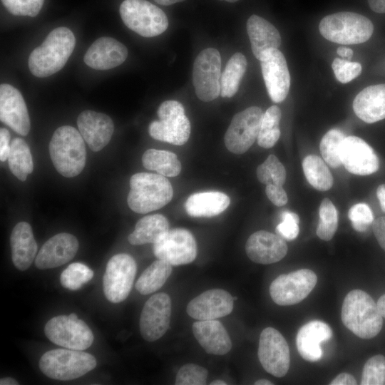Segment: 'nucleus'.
I'll return each mask as SVG.
<instances>
[{"instance_id": "obj_1", "label": "nucleus", "mask_w": 385, "mask_h": 385, "mask_svg": "<svg viewBox=\"0 0 385 385\" xmlns=\"http://www.w3.org/2000/svg\"><path fill=\"white\" fill-rule=\"evenodd\" d=\"M76 44L73 32L58 27L49 33L41 46L29 58L31 73L39 78L50 76L60 71L71 55Z\"/></svg>"}, {"instance_id": "obj_2", "label": "nucleus", "mask_w": 385, "mask_h": 385, "mask_svg": "<svg viewBox=\"0 0 385 385\" xmlns=\"http://www.w3.org/2000/svg\"><path fill=\"white\" fill-rule=\"evenodd\" d=\"M341 317L344 325L362 339L376 337L382 328L383 319L377 304L361 289L351 290L346 294Z\"/></svg>"}, {"instance_id": "obj_3", "label": "nucleus", "mask_w": 385, "mask_h": 385, "mask_svg": "<svg viewBox=\"0 0 385 385\" xmlns=\"http://www.w3.org/2000/svg\"><path fill=\"white\" fill-rule=\"evenodd\" d=\"M49 154L56 170L72 178L84 168L86 150L84 140L75 128L63 125L57 128L49 143Z\"/></svg>"}, {"instance_id": "obj_4", "label": "nucleus", "mask_w": 385, "mask_h": 385, "mask_svg": "<svg viewBox=\"0 0 385 385\" xmlns=\"http://www.w3.org/2000/svg\"><path fill=\"white\" fill-rule=\"evenodd\" d=\"M173 196L172 185L165 176L138 173L130 179L127 201L135 212L145 214L158 210L167 205Z\"/></svg>"}, {"instance_id": "obj_5", "label": "nucleus", "mask_w": 385, "mask_h": 385, "mask_svg": "<svg viewBox=\"0 0 385 385\" xmlns=\"http://www.w3.org/2000/svg\"><path fill=\"white\" fill-rule=\"evenodd\" d=\"M319 32L326 39L340 44H357L368 41L374 25L366 16L348 11L324 17L319 25Z\"/></svg>"}, {"instance_id": "obj_6", "label": "nucleus", "mask_w": 385, "mask_h": 385, "mask_svg": "<svg viewBox=\"0 0 385 385\" xmlns=\"http://www.w3.org/2000/svg\"><path fill=\"white\" fill-rule=\"evenodd\" d=\"M96 359L81 350L56 349L44 353L38 362L46 376L60 381L79 378L96 366Z\"/></svg>"}, {"instance_id": "obj_7", "label": "nucleus", "mask_w": 385, "mask_h": 385, "mask_svg": "<svg viewBox=\"0 0 385 385\" xmlns=\"http://www.w3.org/2000/svg\"><path fill=\"white\" fill-rule=\"evenodd\" d=\"M157 114L159 120L151 122L148 128L153 138L176 145L187 143L191 126L182 103L173 100L165 101L159 106Z\"/></svg>"}, {"instance_id": "obj_8", "label": "nucleus", "mask_w": 385, "mask_h": 385, "mask_svg": "<svg viewBox=\"0 0 385 385\" xmlns=\"http://www.w3.org/2000/svg\"><path fill=\"white\" fill-rule=\"evenodd\" d=\"M119 12L125 25L143 37L158 36L168 26L164 11L146 0H125Z\"/></svg>"}, {"instance_id": "obj_9", "label": "nucleus", "mask_w": 385, "mask_h": 385, "mask_svg": "<svg viewBox=\"0 0 385 385\" xmlns=\"http://www.w3.org/2000/svg\"><path fill=\"white\" fill-rule=\"evenodd\" d=\"M44 333L55 344L74 350L86 349L94 339L91 329L75 313L51 318L44 327Z\"/></svg>"}, {"instance_id": "obj_10", "label": "nucleus", "mask_w": 385, "mask_h": 385, "mask_svg": "<svg viewBox=\"0 0 385 385\" xmlns=\"http://www.w3.org/2000/svg\"><path fill=\"white\" fill-rule=\"evenodd\" d=\"M221 56L214 48L202 50L195 58L192 68V84L197 98L209 102L220 94Z\"/></svg>"}, {"instance_id": "obj_11", "label": "nucleus", "mask_w": 385, "mask_h": 385, "mask_svg": "<svg viewBox=\"0 0 385 385\" xmlns=\"http://www.w3.org/2000/svg\"><path fill=\"white\" fill-rule=\"evenodd\" d=\"M136 271L135 261L130 255L113 256L107 263L103 279L106 299L113 303L124 301L132 289Z\"/></svg>"}, {"instance_id": "obj_12", "label": "nucleus", "mask_w": 385, "mask_h": 385, "mask_svg": "<svg viewBox=\"0 0 385 385\" xmlns=\"http://www.w3.org/2000/svg\"><path fill=\"white\" fill-rule=\"evenodd\" d=\"M317 282V277L312 270L300 269L279 275L271 283L270 294L272 299L278 305H293L305 299Z\"/></svg>"}, {"instance_id": "obj_13", "label": "nucleus", "mask_w": 385, "mask_h": 385, "mask_svg": "<svg viewBox=\"0 0 385 385\" xmlns=\"http://www.w3.org/2000/svg\"><path fill=\"white\" fill-rule=\"evenodd\" d=\"M264 113L257 106H251L235 114L224 137L226 148L235 154L245 153L259 134Z\"/></svg>"}, {"instance_id": "obj_14", "label": "nucleus", "mask_w": 385, "mask_h": 385, "mask_svg": "<svg viewBox=\"0 0 385 385\" xmlns=\"http://www.w3.org/2000/svg\"><path fill=\"white\" fill-rule=\"evenodd\" d=\"M155 256L172 265L178 266L193 262L197 256V244L188 230H169L153 245Z\"/></svg>"}, {"instance_id": "obj_15", "label": "nucleus", "mask_w": 385, "mask_h": 385, "mask_svg": "<svg viewBox=\"0 0 385 385\" xmlns=\"http://www.w3.org/2000/svg\"><path fill=\"white\" fill-rule=\"evenodd\" d=\"M257 354L266 371L276 377L287 374L290 364L289 349L279 331L272 327H267L262 331Z\"/></svg>"}, {"instance_id": "obj_16", "label": "nucleus", "mask_w": 385, "mask_h": 385, "mask_svg": "<svg viewBox=\"0 0 385 385\" xmlns=\"http://www.w3.org/2000/svg\"><path fill=\"white\" fill-rule=\"evenodd\" d=\"M170 296L159 292L150 297L145 303L140 317V332L148 342L162 337L169 328L171 316Z\"/></svg>"}, {"instance_id": "obj_17", "label": "nucleus", "mask_w": 385, "mask_h": 385, "mask_svg": "<svg viewBox=\"0 0 385 385\" xmlns=\"http://www.w3.org/2000/svg\"><path fill=\"white\" fill-rule=\"evenodd\" d=\"M262 74L267 93L274 103L282 102L290 87V75L286 59L278 49L265 51L260 58Z\"/></svg>"}, {"instance_id": "obj_18", "label": "nucleus", "mask_w": 385, "mask_h": 385, "mask_svg": "<svg viewBox=\"0 0 385 385\" xmlns=\"http://www.w3.org/2000/svg\"><path fill=\"white\" fill-rule=\"evenodd\" d=\"M340 157L346 170L354 175H371L379 168V160L373 148L356 136L344 138L341 146Z\"/></svg>"}, {"instance_id": "obj_19", "label": "nucleus", "mask_w": 385, "mask_h": 385, "mask_svg": "<svg viewBox=\"0 0 385 385\" xmlns=\"http://www.w3.org/2000/svg\"><path fill=\"white\" fill-rule=\"evenodd\" d=\"M0 120L21 135L26 136L30 130L24 99L16 88L7 83L0 86Z\"/></svg>"}, {"instance_id": "obj_20", "label": "nucleus", "mask_w": 385, "mask_h": 385, "mask_svg": "<svg viewBox=\"0 0 385 385\" xmlns=\"http://www.w3.org/2000/svg\"><path fill=\"white\" fill-rule=\"evenodd\" d=\"M233 302V297L226 290L213 289L192 299L186 311L190 317L197 320L216 319L232 312Z\"/></svg>"}, {"instance_id": "obj_21", "label": "nucleus", "mask_w": 385, "mask_h": 385, "mask_svg": "<svg viewBox=\"0 0 385 385\" xmlns=\"http://www.w3.org/2000/svg\"><path fill=\"white\" fill-rule=\"evenodd\" d=\"M287 250V245L282 237L265 230L252 234L245 244L247 257L258 264L279 262L286 256Z\"/></svg>"}, {"instance_id": "obj_22", "label": "nucleus", "mask_w": 385, "mask_h": 385, "mask_svg": "<svg viewBox=\"0 0 385 385\" xmlns=\"http://www.w3.org/2000/svg\"><path fill=\"white\" fill-rule=\"evenodd\" d=\"M78 249V242L74 235L58 233L43 245L35 258V265L40 270L59 267L71 260Z\"/></svg>"}, {"instance_id": "obj_23", "label": "nucleus", "mask_w": 385, "mask_h": 385, "mask_svg": "<svg viewBox=\"0 0 385 385\" xmlns=\"http://www.w3.org/2000/svg\"><path fill=\"white\" fill-rule=\"evenodd\" d=\"M77 125L83 140L94 152L108 145L114 131L113 122L108 115L89 110L79 114Z\"/></svg>"}, {"instance_id": "obj_24", "label": "nucleus", "mask_w": 385, "mask_h": 385, "mask_svg": "<svg viewBox=\"0 0 385 385\" xmlns=\"http://www.w3.org/2000/svg\"><path fill=\"white\" fill-rule=\"evenodd\" d=\"M128 56L125 45L111 37H101L88 48L83 57L87 66L96 70H108L122 64Z\"/></svg>"}, {"instance_id": "obj_25", "label": "nucleus", "mask_w": 385, "mask_h": 385, "mask_svg": "<svg viewBox=\"0 0 385 385\" xmlns=\"http://www.w3.org/2000/svg\"><path fill=\"white\" fill-rule=\"evenodd\" d=\"M192 329L197 342L207 353L224 355L230 351L231 339L220 322L198 320L193 323Z\"/></svg>"}, {"instance_id": "obj_26", "label": "nucleus", "mask_w": 385, "mask_h": 385, "mask_svg": "<svg viewBox=\"0 0 385 385\" xmlns=\"http://www.w3.org/2000/svg\"><path fill=\"white\" fill-rule=\"evenodd\" d=\"M332 335V329L327 324L319 320L309 322L297 334L296 345L299 354L307 361H318L322 355L320 344L329 340Z\"/></svg>"}, {"instance_id": "obj_27", "label": "nucleus", "mask_w": 385, "mask_h": 385, "mask_svg": "<svg viewBox=\"0 0 385 385\" xmlns=\"http://www.w3.org/2000/svg\"><path fill=\"white\" fill-rule=\"evenodd\" d=\"M356 116L367 123L385 118V84L369 86L361 91L353 101Z\"/></svg>"}, {"instance_id": "obj_28", "label": "nucleus", "mask_w": 385, "mask_h": 385, "mask_svg": "<svg viewBox=\"0 0 385 385\" xmlns=\"http://www.w3.org/2000/svg\"><path fill=\"white\" fill-rule=\"evenodd\" d=\"M10 244L14 266L21 271L27 270L37 252V244L28 222H20L14 226L10 236Z\"/></svg>"}, {"instance_id": "obj_29", "label": "nucleus", "mask_w": 385, "mask_h": 385, "mask_svg": "<svg viewBox=\"0 0 385 385\" xmlns=\"http://www.w3.org/2000/svg\"><path fill=\"white\" fill-rule=\"evenodd\" d=\"M247 31L252 51L259 60L265 51L278 48L281 44L278 30L267 20L257 15H252L248 19Z\"/></svg>"}, {"instance_id": "obj_30", "label": "nucleus", "mask_w": 385, "mask_h": 385, "mask_svg": "<svg viewBox=\"0 0 385 385\" xmlns=\"http://www.w3.org/2000/svg\"><path fill=\"white\" fill-rule=\"evenodd\" d=\"M230 203V197L219 191L193 193L185 203L186 212L191 217H210L225 211Z\"/></svg>"}, {"instance_id": "obj_31", "label": "nucleus", "mask_w": 385, "mask_h": 385, "mask_svg": "<svg viewBox=\"0 0 385 385\" xmlns=\"http://www.w3.org/2000/svg\"><path fill=\"white\" fill-rule=\"evenodd\" d=\"M169 230L167 218L160 214L147 215L140 219L128 237L133 245L155 243Z\"/></svg>"}, {"instance_id": "obj_32", "label": "nucleus", "mask_w": 385, "mask_h": 385, "mask_svg": "<svg viewBox=\"0 0 385 385\" xmlns=\"http://www.w3.org/2000/svg\"><path fill=\"white\" fill-rule=\"evenodd\" d=\"M143 166L167 177H175L181 171V163L177 155L170 151L148 149L142 156Z\"/></svg>"}, {"instance_id": "obj_33", "label": "nucleus", "mask_w": 385, "mask_h": 385, "mask_svg": "<svg viewBox=\"0 0 385 385\" xmlns=\"http://www.w3.org/2000/svg\"><path fill=\"white\" fill-rule=\"evenodd\" d=\"M172 265L158 259L148 267L135 283L141 294H149L162 287L172 272Z\"/></svg>"}, {"instance_id": "obj_34", "label": "nucleus", "mask_w": 385, "mask_h": 385, "mask_svg": "<svg viewBox=\"0 0 385 385\" xmlns=\"http://www.w3.org/2000/svg\"><path fill=\"white\" fill-rule=\"evenodd\" d=\"M247 59L242 53H235L228 61L220 78V96L231 98L237 92L246 71Z\"/></svg>"}, {"instance_id": "obj_35", "label": "nucleus", "mask_w": 385, "mask_h": 385, "mask_svg": "<svg viewBox=\"0 0 385 385\" xmlns=\"http://www.w3.org/2000/svg\"><path fill=\"white\" fill-rule=\"evenodd\" d=\"M7 160L10 170L21 181H25L28 175L33 171L30 148L26 141L20 138L12 140Z\"/></svg>"}, {"instance_id": "obj_36", "label": "nucleus", "mask_w": 385, "mask_h": 385, "mask_svg": "<svg viewBox=\"0 0 385 385\" xmlns=\"http://www.w3.org/2000/svg\"><path fill=\"white\" fill-rule=\"evenodd\" d=\"M303 172L309 183L319 191L329 190L334 183L333 176L324 160L316 155H309L302 162Z\"/></svg>"}, {"instance_id": "obj_37", "label": "nucleus", "mask_w": 385, "mask_h": 385, "mask_svg": "<svg viewBox=\"0 0 385 385\" xmlns=\"http://www.w3.org/2000/svg\"><path fill=\"white\" fill-rule=\"evenodd\" d=\"M281 118V110L277 106H272L264 113L257 139L260 147L270 148L277 142L280 136Z\"/></svg>"}, {"instance_id": "obj_38", "label": "nucleus", "mask_w": 385, "mask_h": 385, "mask_svg": "<svg viewBox=\"0 0 385 385\" xmlns=\"http://www.w3.org/2000/svg\"><path fill=\"white\" fill-rule=\"evenodd\" d=\"M345 135L340 130L332 129L322 138L319 149L324 161L332 168L342 165L340 150Z\"/></svg>"}, {"instance_id": "obj_39", "label": "nucleus", "mask_w": 385, "mask_h": 385, "mask_svg": "<svg viewBox=\"0 0 385 385\" xmlns=\"http://www.w3.org/2000/svg\"><path fill=\"white\" fill-rule=\"evenodd\" d=\"M319 222L317 235L322 240L329 241L334 237L338 225L336 207L328 198L322 200L319 210Z\"/></svg>"}, {"instance_id": "obj_40", "label": "nucleus", "mask_w": 385, "mask_h": 385, "mask_svg": "<svg viewBox=\"0 0 385 385\" xmlns=\"http://www.w3.org/2000/svg\"><path fill=\"white\" fill-rule=\"evenodd\" d=\"M256 174L259 181L266 185L275 184L282 186L286 180V170L284 165L272 154L257 167Z\"/></svg>"}, {"instance_id": "obj_41", "label": "nucleus", "mask_w": 385, "mask_h": 385, "mask_svg": "<svg viewBox=\"0 0 385 385\" xmlns=\"http://www.w3.org/2000/svg\"><path fill=\"white\" fill-rule=\"evenodd\" d=\"M93 272L88 266L80 262L69 265L61 274V285L70 290H78L90 281Z\"/></svg>"}, {"instance_id": "obj_42", "label": "nucleus", "mask_w": 385, "mask_h": 385, "mask_svg": "<svg viewBox=\"0 0 385 385\" xmlns=\"http://www.w3.org/2000/svg\"><path fill=\"white\" fill-rule=\"evenodd\" d=\"M360 384H385V357L383 355H375L365 363Z\"/></svg>"}, {"instance_id": "obj_43", "label": "nucleus", "mask_w": 385, "mask_h": 385, "mask_svg": "<svg viewBox=\"0 0 385 385\" xmlns=\"http://www.w3.org/2000/svg\"><path fill=\"white\" fill-rule=\"evenodd\" d=\"M208 371L200 365L187 364L177 373L176 385H204L206 384Z\"/></svg>"}, {"instance_id": "obj_44", "label": "nucleus", "mask_w": 385, "mask_h": 385, "mask_svg": "<svg viewBox=\"0 0 385 385\" xmlns=\"http://www.w3.org/2000/svg\"><path fill=\"white\" fill-rule=\"evenodd\" d=\"M348 217L353 228L360 232H365L374 221L371 208L362 202L352 205L348 212Z\"/></svg>"}, {"instance_id": "obj_45", "label": "nucleus", "mask_w": 385, "mask_h": 385, "mask_svg": "<svg viewBox=\"0 0 385 385\" xmlns=\"http://www.w3.org/2000/svg\"><path fill=\"white\" fill-rule=\"evenodd\" d=\"M7 11L15 16L34 17L41 11L44 0H1Z\"/></svg>"}, {"instance_id": "obj_46", "label": "nucleus", "mask_w": 385, "mask_h": 385, "mask_svg": "<svg viewBox=\"0 0 385 385\" xmlns=\"http://www.w3.org/2000/svg\"><path fill=\"white\" fill-rule=\"evenodd\" d=\"M332 68L336 78L342 83H346L356 78L362 70L359 63L339 58L333 61Z\"/></svg>"}, {"instance_id": "obj_47", "label": "nucleus", "mask_w": 385, "mask_h": 385, "mask_svg": "<svg viewBox=\"0 0 385 385\" xmlns=\"http://www.w3.org/2000/svg\"><path fill=\"white\" fill-rule=\"evenodd\" d=\"M281 218L282 222L276 227L277 234L288 241L294 240L299 232V216L294 212L284 211L281 214Z\"/></svg>"}, {"instance_id": "obj_48", "label": "nucleus", "mask_w": 385, "mask_h": 385, "mask_svg": "<svg viewBox=\"0 0 385 385\" xmlns=\"http://www.w3.org/2000/svg\"><path fill=\"white\" fill-rule=\"evenodd\" d=\"M265 192L269 200L276 206H283L288 201L287 195L282 186L275 184L267 185Z\"/></svg>"}, {"instance_id": "obj_49", "label": "nucleus", "mask_w": 385, "mask_h": 385, "mask_svg": "<svg viewBox=\"0 0 385 385\" xmlns=\"http://www.w3.org/2000/svg\"><path fill=\"white\" fill-rule=\"evenodd\" d=\"M372 229L378 243L385 251V216L379 217L374 220Z\"/></svg>"}, {"instance_id": "obj_50", "label": "nucleus", "mask_w": 385, "mask_h": 385, "mask_svg": "<svg viewBox=\"0 0 385 385\" xmlns=\"http://www.w3.org/2000/svg\"><path fill=\"white\" fill-rule=\"evenodd\" d=\"M10 133L6 128L0 129V160L1 162L8 159L10 146Z\"/></svg>"}, {"instance_id": "obj_51", "label": "nucleus", "mask_w": 385, "mask_h": 385, "mask_svg": "<svg viewBox=\"0 0 385 385\" xmlns=\"http://www.w3.org/2000/svg\"><path fill=\"white\" fill-rule=\"evenodd\" d=\"M355 378L347 373H342L337 375L331 382L330 385H356Z\"/></svg>"}, {"instance_id": "obj_52", "label": "nucleus", "mask_w": 385, "mask_h": 385, "mask_svg": "<svg viewBox=\"0 0 385 385\" xmlns=\"http://www.w3.org/2000/svg\"><path fill=\"white\" fill-rule=\"evenodd\" d=\"M371 10L376 13H385V0H368Z\"/></svg>"}, {"instance_id": "obj_53", "label": "nucleus", "mask_w": 385, "mask_h": 385, "mask_svg": "<svg viewBox=\"0 0 385 385\" xmlns=\"http://www.w3.org/2000/svg\"><path fill=\"white\" fill-rule=\"evenodd\" d=\"M376 196L382 211L385 212V184L380 185L378 187L376 190Z\"/></svg>"}, {"instance_id": "obj_54", "label": "nucleus", "mask_w": 385, "mask_h": 385, "mask_svg": "<svg viewBox=\"0 0 385 385\" xmlns=\"http://www.w3.org/2000/svg\"><path fill=\"white\" fill-rule=\"evenodd\" d=\"M337 53L339 56L346 58L347 60H350L353 56V51L349 48L339 47Z\"/></svg>"}, {"instance_id": "obj_55", "label": "nucleus", "mask_w": 385, "mask_h": 385, "mask_svg": "<svg viewBox=\"0 0 385 385\" xmlns=\"http://www.w3.org/2000/svg\"><path fill=\"white\" fill-rule=\"evenodd\" d=\"M376 304L380 314L385 318V294L379 297Z\"/></svg>"}, {"instance_id": "obj_56", "label": "nucleus", "mask_w": 385, "mask_h": 385, "mask_svg": "<svg viewBox=\"0 0 385 385\" xmlns=\"http://www.w3.org/2000/svg\"><path fill=\"white\" fill-rule=\"evenodd\" d=\"M1 385H17L19 382L11 377L1 378L0 380Z\"/></svg>"}, {"instance_id": "obj_57", "label": "nucleus", "mask_w": 385, "mask_h": 385, "mask_svg": "<svg viewBox=\"0 0 385 385\" xmlns=\"http://www.w3.org/2000/svg\"><path fill=\"white\" fill-rule=\"evenodd\" d=\"M156 3L163 5V6H169L172 5L173 4L181 2L185 0H154Z\"/></svg>"}, {"instance_id": "obj_58", "label": "nucleus", "mask_w": 385, "mask_h": 385, "mask_svg": "<svg viewBox=\"0 0 385 385\" xmlns=\"http://www.w3.org/2000/svg\"><path fill=\"white\" fill-rule=\"evenodd\" d=\"M255 385H272L273 383L265 379H259L255 382Z\"/></svg>"}, {"instance_id": "obj_59", "label": "nucleus", "mask_w": 385, "mask_h": 385, "mask_svg": "<svg viewBox=\"0 0 385 385\" xmlns=\"http://www.w3.org/2000/svg\"><path fill=\"white\" fill-rule=\"evenodd\" d=\"M210 385H227V383L222 380L217 379V380L212 381L210 383Z\"/></svg>"}, {"instance_id": "obj_60", "label": "nucleus", "mask_w": 385, "mask_h": 385, "mask_svg": "<svg viewBox=\"0 0 385 385\" xmlns=\"http://www.w3.org/2000/svg\"><path fill=\"white\" fill-rule=\"evenodd\" d=\"M221 1H227V2H235V1H237L239 0H221Z\"/></svg>"}]
</instances>
